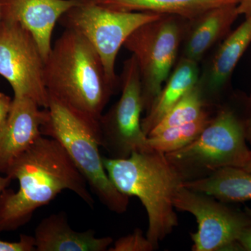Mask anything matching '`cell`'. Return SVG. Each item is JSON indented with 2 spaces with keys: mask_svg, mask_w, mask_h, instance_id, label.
<instances>
[{
  "mask_svg": "<svg viewBox=\"0 0 251 251\" xmlns=\"http://www.w3.org/2000/svg\"><path fill=\"white\" fill-rule=\"evenodd\" d=\"M17 179L19 189H4L0 194V232L23 227L36 209L45 206L64 190L79 196L90 207L94 201L88 184L65 149L58 141L40 137L16 158L5 173Z\"/></svg>",
  "mask_w": 251,
  "mask_h": 251,
  "instance_id": "6da1fadb",
  "label": "cell"
},
{
  "mask_svg": "<svg viewBox=\"0 0 251 251\" xmlns=\"http://www.w3.org/2000/svg\"><path fill=\"white\" fill-rule=\"evenodd\" d=\"M44 75L49 97L99 125L116 86L109 81L100 56L83 36L65 29L46 60Z\"/></svg>",
  "mask_w": 251,
  "mask_h": 251,
  "instance_id": "7a4b0ae2",
  "label": "cell"
},
{
  "mask_svg": "<svg viewBox=\"0 0 251 251\" xmlns=\"http://www.w3.org/2000/svg\"><path fill=\"white\" fill-rule=\"evenodd\" d=\"M105 171L117 189L139 198L148 213L147 237L155 249L178 226L173 205L184 178L166 153L151 150L133 152L124 159L102 157Z\"/></svg>",
  "mask_w": 251,
  "mask_h": 251,
  "instance_id": "3957f363",
  "label": "cell"
},
{
  "mask_svg": "<svg viewBox=\"0 0 251 251\" xmlns=\"http://www.w3.org/2000/svg\"><path fill=\"white\" fill-rule=\"evenodd\" d=\"M41 134L58 141L65 149L92 193L109 210L123 214L129 196L117 189L105 171L99 152V125L87 121L50 97Z\"/></svg>",
  "mask_w": 251,
  "mask_h": 251,
  "instance_id": "277c9868",
  "label": "cell"
},
{
  "mask_svg": "<svg viewBox=\"0 0 251 251\" xmlns=\"http://www.w3.org/2000/svg\"><path fill=\"white\" fill-rule=\"evenodd\" d=\"M247 143L244 121L224 108L194 141L166 155L184 181H191L225 167L244 168L251 156Z\"/></svg>",
  "mask_w": 251,
  "mask_h": 251,
  "instance_id": "5b68a950",
  "label": "cell"
},
{
  "mask_svg": "<svg viewBox=\"0 0 251 251\" xmlns=\"http://www.w3.org/2000/svg\"><path fill=\"white\" fill-rule=\"evenodd\" d=\"M165 15L146 11H125L109 8L96 0H78L59 23L78 32L97 50L109 81L118 85L115 74L117 54L130 34L145 23Z\"/></svg>",
  "mask_w": 251,
  "mask_h": 251,
  "instance_id": "8992f818",
  "label": "cell"
},
{
  "mask_svg": "<svg viewBox=\"0 0 251 251\" xmlns=\"http://www.w3.org/2000/svg\"><path fill=\"white\" fill-rule=\"evenodd\" d=\"M179 18L165 15L145 23L124 44L136 59L141 77L144 110L147 112L171 75L177 58L185 33Z\"/></svg>",
  "mask_w": 251,
  "mask_h": 251,
  "instance_id": "52a82bcc",
  "label": "cell"
},
{
  "mask_svg": "<svg viewBox=\"0 0 251 251\" xmlns=\"http://www.w3.org/2000/svg\"><path fill=\"white\" fill-rule=\"evenodd\" d=\"M120 99L99 122L100 147L109 158L124 159L133 152L153 150L141 125L144 110L141 77L134 56L124 63Z\"/></svg>",
  "mask_w": 251,
  "mask_h": 251,
  "instance_id": "ba28073f",
  "label": "cell"
},
{
  "mask_svg": "<svg viewBox=\"0 0 251 251\" xmlns=\"http://www.w3.org/2000/svg\"><path fill=\"white\" fill-rule=\"evenodd\" d=\"M175 209L191 213L198 224L191 233L194 251H242L238 239L251 226V216L212 196L182 186L173 199Z\"/></svg>",
  "mask_w": 251,
  "mask_h": 251,
  "instance_id": "9c48e42d",
  "label": "cell"
},
{
  "mask_svg": "<svg viewBox=\"0 0 251 251\" xmlns=\"http://www.w3.org/2000/svg\"><path fill=\"white\" fill-rule=\"evenodd\" d=\"M45 60L35 39L19 23L0 22V75L8 81L14 97L31 99L48 108Z\"/></svg>",
  "mask_w": 251,
  "mask_h": 251,
  "instance_id": "30bf717a",
  "label": "cell"
},
{
  "mask_svg": "<svg viewBox=\"0 0 251 251\" xmlns=\"http://www.w3.org/2000/svg\"><path fill=\"white\" fill-rule=\"evenodd\" d=\"M78 0H0L1 21L19 23L35 39L44 60L52 49L54 28Z\"/></svg>",
  "mask_w": 251,
  "mask_h": 251,
  "instance_id": "8fae6325",
  "label": "cell"
},
{
  "mask_svg": "<svg viewBox=\"0 0 251 251\" xmlns=\"http://www.w3.org/2000/svg\"><path fill=\"white\" fill-rule=\"evenodd\" d=\"M31 99L14 97L7 123L0 135V173L4 174L13 162L42 136L41 127L46 109Z\"/></svg>",
  "mask_w": 251,
  "mask_h": 251,
  "instance_id": "7c38bea8",
  "label": "cell"
},
{
  "mask_svg": "<svg viewBox=\"0 0 251 251\" xmlns=\"http://www.w3.org/2000/svg\"><path fill=\"white\" fill-rule=\"evenodd\" d=\"M34 237L36 251H105L113 243L110 237H96L93 229L74 230L64 211L43 219Z\"/></svg>",
  "mask_w": 251,
  "mask_h": 251,
  "instance_id": "4fadbf2b",
  "label": "cell"
},
{
  "mask_svg": "<svg viewBox=\"0 0 251 251\" xmlns=\"http://www.w3.org/2000/svg\"><path fill=\"white\" fill-rule=\"evenodd\" d=\"M239 16L237 4L213 8L190 21L184 41L183 57L199 62L218 41L228 34L229 29Z\"/></svg>",
  "mask_w": 251,
  "mask_h": 251,
  "instance_id": "5bb4252c",
  "label": "cell"
},
{
  "mask_svg": "<svg viewBox=\"0 0 251 251\" xmlns=\"http://www.w3.org/2000/svg\"><path fill=\"white\" fill-rule=\"evenodd\" d=\"M251 44V17H249L226 36L214 54L204 80L200 79L204 92L217 93L224 88Z\"/></svg>",
  "mask_w": 251,
  "mask_h": 251,
  "instance_id": "9a60e30c",
  "label": "cell"
},
{
  "mask_svg": "<svg viewBox=\"0 0 251 251\" xmlns=\"http://www.w3.org/2000/svg\"><path fill=\"white\" fill-rule=\"evenodd\" d=\"M199 80L198 63L181 57L147 112L146 117L142 119V128L147 136Z\"/></svg>",
  "mask_w": 251,
  "mask_h": 251,
  "instance_id": "2e32d148",
  "label": "cell"
},
{
  "mask_svg": "<svg viewBox=\"0 0 251 251\" xmlns=\"http://www.w3.org/2000/svg\"><path fill=\"white\" fill-rule=\"evenodd\" d=\"M183 186L209 195L223 202L251 200V173L242 168L225 167L205 177L184 181Z\"/></svg>",
  "mask_w": 251,
  "mask_h": 251,
  "instance_id": "e0dca14e",
  "label": "cell"
},
{
  "mask_svg": "<svg viewBox=\"0 0 251 251\" xmlns=\"http://www.w3.org/2000/svg\"><path fill=\"white\" fill-rule=\"evenodd\" d=\"M111 9L146 11L175 16L192 21L208 10L223 5L237 4L239 0H96Z\"/></svg>",
  "mask_w": 251,
  "mask_h": 251,
  "instance_id": "ac0fdd59",
  "label": "cell"
},
{
  "mask_svg": "<svg viewBox=\"0 0 251 251\" xmlns=\"http://www.w3.org/2000/svg\"><path fill=\"white\" fill-rule=\"evenodd\" d=\"M211 119L205 110L194 121L171 127L158 134L148 136L149 145L153 150L159 152H173L194 141L210 123Z\"/></svg>",
  "mask_w": 251,
  "mask_h": 251,
  "instance_id": "d6986e66",
  "label": "cell"
},
{
  "mask_svg": "<svg viewBox=\"0 0 251 251\" xmlns=\"http://www.w3.org/2000/svg\"><path fill=\"white\" fill-rule=\"evenodd\" d=\"M204 92L199 82L185 94L150 131L148 136L158 134L167 128L197 120L205 111Z\"/></svg>",
  "mask_w": 251,
  "mask_h": 251,
  "instance_id": "ffe728a7",
  "label": "cell"
},
{
  "mask_svg": "<svg viewBox=\"0 0 251 251\" xmlns=\"http://www.w3.org/2000/svg\"><path fill=\"white\" fill-rule=\"evenodd\" d=\"M156 250L148 237L143 235L140 229H135L133 233L120 237L110 247V251H152Z\"/></svg>",
  "mask_w": 251,
  "mask_h": 251,
  "instance_id": "44dd1931",
  "label": "cell"
},
{
  "mask_svg": "<svg viewBox=\"0 0 251 251\" xmlns=\"http://www.w3.org/2000/svg\"><path fill=\"white\" fill-rule=\"evenodd\" d=\"M34 237L21 234L19 242H5L0 239V251H35Z\"/></svg>",
  "mask_w": 251,
  "mask_h": 251,
  "instance_id": "7402d4cb",
  "label": "cell"
},
{
  "mask_svg": "<svg viewBox=\"0 0 251 251\" xmlns=\"http://www.w3.org/2000/svg\"><path fill=\"white\" fill-rule=\"evenodd\" d=\"M13 99L2 92H0V135L4 130L11 106H12Z\"/></svg>",
  "mask_w": 251,
  "mask_h": 251,
  "instance_id": "603a6c76",
  "label": "cell"
},
{
  "mask_svg": "<svg viewBox=\"0 0 251 251\" xmlns=\"http://www.w3.org/2000/svg\"><path fill=\"white\" fill-rule=\"evenodd\" d=\"M238 243L242 247V251H251V226L242 231L238 239Z\"/></svg>",
  "mask_w": 251,
  "mask_h": 251,
  "instance_id": "cb8c5ba5",
  "label": "cell"
},
{
  "mask_svg": "<svg viewBox=\"0 0 251 251\" xmlns=\"http://www.w3.org/2000/svg\"><path fill=\"white\" fill-rule=\"evenodd\" d=\"M237 9L239 15H244L246 18L251 17V0H239Z\"/></svg>",
  "mask_w": 251,
  "mask_h": 251,
  "instance_id": "d4e9b609",
  "label": "cell"
},
{
  "mask_svg": "<svg viewBox=\"0 0 251 251\" xmlns=\"http://www.w3.org/2000/svg\"><path fill=\"white\" fill-rule=\"evenodd\" d=\"M249 103H250V111L247 120H244V126H245L246 138L247 142L251 145V93L249 97Z\"/></svg>",
  "mask_w": 251,
  "mask_h": 251,
  "instance_id": "484cf974",
  "label": "cell"
},
{
  "mask_svg": "<svg viewBox=\"0 0 251 251\" xmlns=\"http://www.w3.org/2000/svg\"><path fill=\"white\" fill-rule=\"evenodd\" d=\"M11 181H12V180L10 179L9 176H6V175L5 176L0 175V194L9 186Z\"/></svg>",
  "mask_w": 251,
  "mask_h": 251,
  "instance_id": "4316f807",
  "label": "cell"
},
{
  "mask_svg": "<svg viewBox=\"0 0 251 251\" xmlns=\"http://www.w3.org/2000/svg\"><path fill=\"white\" fill-rule=\"evenodd\" d=\"M242 169H244V171L249 172V173H251V156L250 158H249V161L247 162V164H246V166H244Z\"/></svg>",
  "mask_w": 251,
  "mask_h": 251,
  "instance_id": "83f0119b",
  "label": "cell"
},
{
  "mask_svg": "<svg viewBox=\"0 0 251 251\" xmlns=\"http://www.w3.org/2000/svg\"><path fill=\"white\" fill-rule=\"evenodd\" d=\"M246 211H247L248 214H249V215H250L251 216V209H249V208H247V210H246Z\"/></svg>",
  "mask_w": 251,
  "mask_h": 251,
  "instance_id": "f1b7e54d",
  "label": "cell"
},
{
  "mask_svg": "<svg viewBox=\"0 0 251 251\" xmlns=\"http://www.w3.org/2000/svg\"><path fill=\"white\" fill-rule=\"evenodd\" d=\"M1 6H0V22H1Z\"/></svg>",
  "mask_w": 251,
  "mask_h": 251,
  "instance_id": "f546056e",
  "label": "cell"
}]
</instances>
